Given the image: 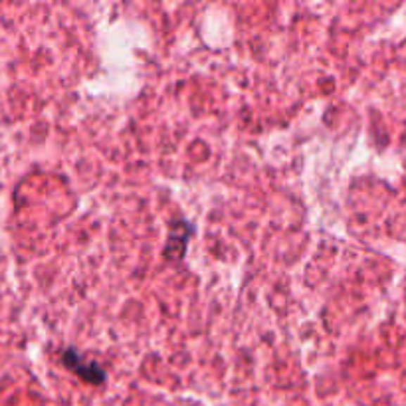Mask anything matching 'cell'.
I'll list each match as a JSON object with an SVG mask.
<instances>
[{
  "instance_id": "cell-2",
  "label": "cell",
  "mask_w": 406,
  "mask_h": 406,
  "mask_svg": "<svg viewBox=\"0 0 406 406\" xmlns=\"http://www.w3.org/2000/svg\"><path fill=\"white\" fill-rule=\"evenodd\" d=\"M193 224L186 222V220H175L171 224V232H169V240H167V246H165V258L172 260V262H179L184 258L186 246H189V240L193 234Z\"/></svg>"
},
{
  "instance_id": "cell-1",
  "label": "cell",
  "mask_w": 406,
  "mask_h": 406,
  "mask_svg": "<svg viewBox=\"0 0 406 406\" xmlns=\"http://www.w3.org/2000/svg\"><path fill=\"white\" fill-rule=\"evenodd\" d=\"M62 361H64L65 367H68L72 373L77 374L82 381H86L89 385H103V381H106L107 376L106 371L97 363L86 361L75 349H65L64 355H62Z\"/></svg>"
}]
</instances>
